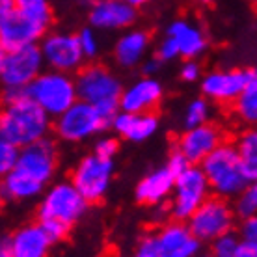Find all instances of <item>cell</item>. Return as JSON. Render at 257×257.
I'll list each match as a JSON object with an SVG mask.
<instances>
[{
    "mask_svg": "<svg viewBox=\"0 0 257 257\" xmlns=\"http://www.w3.org/2000/svg\"><path fill=\"white\" fill-rule=\"evenodd\" d=\"M47 69L75 73L84 67V56L77 34L69 32H51L39 41Z\"/></svg>",
    "mask_w": 257,
    "mask_h": 257,
    "instance_id": "12",
    "label": "cell"
},
{
    "mask_svg": "<svg viewBox=\"0 0 257 257\" xmlns=\"http://www.w3.org/2000/svg\"><path fill=\"white\" fill-rule=\"evenodd\" d=\"M166 166L170 168V170L175 174V177H177V175L183 174V172L190 166V162L187 161V157L181 153L179 149H175V151H172V153H170V157H168Z\"/></svg>",
    "mask_w": 257,
    "mask_h": 257,
    "instance_id": "37",
    "label": "cell"
},
{
    "mask_svg": "<svg viewBox=\"0 0 257 257\" xmlns=\"http://www.w3.org/2000/svg\"><path fill=\"white\" fill-rule=\"evenodd\" d=\"M88 201L69 181L51 183L41 194L38 207V222L47 229L54 242L69 235L71 227L88 211Z\"/></svg>",
    "mask_w": 257,
    "mask_h": 257,
    "instance_id": "3",
    "label": "cell"
},
{
    "mask_svg": "<svg viewBox=\"0 0 257 257\" xmlns=\"http://www.w3.org/2000/svg\"><path fill=\"white\" fill-rule=\"evenodd\" d=\"M166 36L177 43L181 58L185 60H196L207 51V34L198 23L190 19H175L170 23Z\"/></svg>",
    "mask_w": 257,
    "mask_h": 257,
    "instance_id": "22",
    "label": "cell"
},
{
    "mask_svg": "<svg viewBox=\"0 0 257 257\" xmlns=\"http://www.w3.org/2000/svg\"><path fill=\"white\" fill-rule=\"evenodd\" d=\"M159 117L155 112H117L112 121V128L117 136L133 144H144L153 138L159 131Z\"/></svg>",
    "mask_w": 257,
    "mask_h": 257,
    "instance_id": "20",
    "label": "cell"
},
{
    "mask_svg": "<svg viewBox=\"0 0 257 257\" xmlns=\"http://www.w3.org/2000/svg\"><path fill=\"white\" fill-rule=\"evenodd\" d=\"M233 112L246 127H257V67L248 69V80L244 90L233 103Z\"/></svg>",
    "mask_w": 257,
    "mask_h": 257,
    "instance_id": "24",
    "label": "cell"
},
{
    "mask_svg": "<svg viewBox=\"0 0 257 257\" xmlns=\"http://www.w3.org/2000/svg\"><path fill=\"white\" fill-rule=\"evenodd\" d=\"M199 166L211 185L212 194L220 198H237L238 192L250 183L238 157L237 146L229 142H224L220 148L214 149Z\"/></svg>",
    "mask_w": 257,
    "mask_h": 257,
    "instance_id": "5",
    "label": "cell"
},
{
    "mask_svg": "<svg viewBox=\"0 0 257 257\" xmlns=\"http://www.w3.org/2000/svg\"><path fill=\"white\" fill-rule=\"evenodd\" d=\"M224 144V133L214 123H203L199 127L185 128L177 138V149L187 157L190 164H201L207 157Z\"/></svg>",
    "mask_w": 257,
    "mask_h": 257,
    "instance_id": "16",
    "label": "cell"
},
{
    "mask_svg": "<svg viewBox=\"0 0 257 257\" xmlns=\"http://www.w3.org/2000/svg\"><path fill=\"white\" fill-rule=\"evenodd\" d=\"M205 257H218V255H214V253H211V255H205Z\"/></svg>",
    "mask_w": 257,
    "mask_h": 257,
    "instance_id": "43",
    "label": "cell"
},
{
    "mask_svg": "<svg viewBox=\"0 0 257 257\" xmlns=\"http://www.w3.org/2000/svg\"><path fill=\"white\" fill-rule=\"evenodd\" d=\"M238 235L242 238V242L257 248V214L255 216H250V218H244L240 222Z\"/></svg>",
    "mask_w": 257,
    "mask_h": 257,
    "instance_id": "35",
    "label": "cell"
},
{
    "mask_svg": "<svg viewBox=\"0 0 257 257\" xmlns=\"http://www.w3.org/2000/svg\"><path fill=\"white\" fill-rule=\"evenodd\" d=\"M235 212L238 218H250L257 214V181H250L235 198Z\"/></svg>",
    "mask_w": 257,
    "mask_h": 257,
    "instance_id": "28",
    "label": "cell"
},
{
    "mask_svg": "<svg viewBox=\"0 0 257 257\" xmlns=\"http://www.w3.org/2000/svg\"><path fill=\"white\" fill-rule=\"evenodd\" d=\"M49 28L25 17L21 12H12L0 17V47L2 51H13L26 45H36L45 38Z\"/></svg>",
    "mask_w": 257,
    "mask_h": 257,
    "instance_id": "17",
    "label": "cell"
},
{
    "mask_svg": "<svg viewBox=\"0 0 257 257\" xmlns=\"http://www.w3.org/2000/svg\"><path fill=\"white\" fill-rule=\"evenodd\" d=\"M162 257H198L201 240L192 233L188 224L172 220L159 227L155 233Z\"/></svg>",
    "mask_w": 257,
    "mask_h": 257,
    "instance_id": "18",
    "label": "cell"
},
{
    "mask_svg": "<svg viewBox=\"0 0 257 257\" xmlns=\"http://www.w3.org/2000/svg\"><path fill=\"white\" fill-rule=\"evenodd\" d=\"M58 168V148L43 138L21 148V159L10 174L2 175V196L8 201H30L39 198L52 183Z\"/></svg>",
    "mask_w": 257,
    "mask_h": 257,
    "instance_id": "1",
    "label": "cell"
},
{
    "mask_svg": "<svg viewBox=\"0 0 257 257\" xmlns=\"http://www.w3.org/2000/svg\"><path fill=\"white\" fill-rule=\"evenodd\" d=\"M161 65H162V60H159L157 56H155V58L144 60V64H142L144 77H157V73L161 71Z\"/></svg>",
    "mask_w": 257,
    "mask_h": 257,
    "instance_id": "38",
    "label": "cell"
},
{
    "mask_svg": "<svg viewBox=\"0 0 257 257\" xmlns=\"http://www.w3.org/2000/svg\"><path fill=\"white\" fill-rule=\"evenodd\" d=\"M54 240L39 222H30L17 227L12 235L2 238L4 250L12 257H49Z\"/></svg>",
    "mask_w": 257,
    "mask_h": 257,
    "instance_id": "13",
    "label": "cell"
},
{
    "mask_svg": "<svg viewBox=\"0 0 257 257\" xmlns=\"http://www.w3.org/2000/svg\"><path fill=\"white\" fill-rule=\"evenodd\" d=\"M235 257H257V248L255 246H250V244H246V242H242Z\"/></svg>",
    "mask_w": 257,
    "mask_h": 257,
    "instance_id": "39",
    "label": "cell"
},
{
    "mask_svg": "<svg viewBox=\"0 0 257 257\" xmlns=\"http://www.w3.org/2000/svg\"><path fill=\"white\" fill-rule=\"evenodd\" d=\"M45 60L39 43L26 45L0 54V80L6 91L28 90V86L43 73Z\"/></svg>",
    "mask_w": 257,
    "mask_h": 257,
    "instance_id": "7",
    "label": "cell"
},
{
    "mask_svg": "<svg viewBox=\"0 0 257 257\" xmlns=\"http://www.w3.org/2000/svg\"><path fill=\"white\" fill-rule=\"evenodd\" d=\"M211 112H212L211 101L207 97H196V99H192L185 106V112H183V127L192 128V127H199L203 123H209Z\"/></svg>",
    "mask_w": 257,
    "mask_h": 257,
    "instance_id": "26",
    "label": "cell"
},
{
    "mask_svg": "<svg viewBox=\"0 0 257 257\" xmlns=\"http://www.w3.org/2000/svg\"><path fill=\"white\" fill-rule=\"evenodd\" d=\"M164 97V88L157 77H142L123 88L119 97L121 112H153Z\"/></svg>",
    "mask_w": 257,
    "mask_h": 257,
    "instance_id": "19",
    "label": "cell"
},
{
    "mask_svg": "<svg viewBox=\"0 0 257 257\" xmlns=\"http://www.w3.org/2000/svg\"><path fill=\"white\" fill-rule=\"evenodd\" d=\"M155 56L159 60H162V62H172V60L179 58L181 52L174 39L170 38V36H164V39H162L161 43H159V47H157V54H155Z\"/></svg>",
    "mask_w": 257,
    "mask_h": 257,
    "instance_id": "34",
    "label": "cell"
},
{
    "mask_svg": "<svg viewBox=\"0 0 257 257\" xmlns=\"http://www.w3.org/2000/svg\"><path fill=\"white\" fill-rule=\"evenodd\" d=\"M133 257H162L155 233L140 238V242L136 244L135 251H133Z\"/></svg>",
    "mask_w": 257,
    "mask_h": 257,
    "instance_id": "33",
    "label": "cell"
},
{
    "mask_svg": "<svg viewBox=\"0 0 257 257\" xmlns=\"http://www.w3.org/2000/svg\"><path fill=\"white\" fill-rule=\"evenodd\" d=\"M174 185H175V174L164 164V166L146 174L138 181L135 196L144 205H151V207L162 205L164 201H168V199L172 198Z\"/></svg>",
    "mask_w": 257,
    "mask_h": 257,
    "instance_id": "21",
    "label": "cell"
},
{
    "mask_svg": "<svg viewBox=\"0 0 257 257\" xmlns=\"http://www.w3.org/2000/svg\"><path fill=\"white\" fill-rule=\"evenodd\" d=\"M77 36H78V43H80V49H82L86 60L95 58L97 54H99V51H101V43H99V38H97V34H95V28L86 26V28H82Z\"/></svg>",
    "mask_w": 257,
    "mask_h": 257,
    "instance_id": "31",
    "label": "cell"
},
{
    "mask_svg": "<svg viewBox=\"0 0 257 257\" xmlns=\"http://www.w3.org/2000/svg\"><path fill=\"white\" fill-rule=\"evenodd\" d=\"M117 151H119V142L114 136H101V138H97L95 146H93V153L103 159H108V161H114Z\"/></svg>",
    "mask_w": 257,
    "mask_h": 257,
    "instance_id": "32",
    "label": "cell"
},
{
    "mask_svg": "<svg viewBox=\"0 0 257 257\" xmlns=\"http://www.w3.org/2000/svg\"><path fill=\"white\" fill-rule=\"evenodd\" d=\"M125 2H128L131 6H135V8H140V6H144V4L151 2V0H125Z\"/></svg>",
    "mask_w": 257,
    "mask_h": 257,
    "instance_id": "41",
    "label": "cell"
},
{
    "mask_svg": "<svg viewBox=\"0 0 257 257\" xmlns=\"http://www.w3.org/2000/svg\"><path fill=\"white\" fill-rule=\"evenodd\" d=\"M19 159H21L19 146L0 140V172H2V175L10 174L13 168L17 166Z\"/></svg>",
    "mask_w": 257,
    "mask_h": 257,
    "instance_id": "30",
    "label": "cell"
},
{
    "mask_svg": "<svg viewBox=\"0 0 257 257\" xmlns=\"http://www.w3.org/2000/svg\"><path fill=\"white\" fill-rule=\"evenodd\" d=\"M108 127H112V123L99 112V108L80 99L64 114L54 117V133L67 144H82Z\"/></svg>",
    "mask_w": 257,
    "mask_h": 257,
    "instance_id": "8",
    "label": "cell"
},
{
    "mask_svg": "<svg viewBox=\"0 0 257 257\" xmlns=\"http://www.w3.org/2000/svg\"><path fill=\"white\" fill-rule=\"evenodd\" d=\"M211 185L201 166L190 164L183 174L175 177L174 192L170 198V214L174 220L187 222L211 198Z\"/></svg>",
    "mask_w": 257,
    "mask_h": 257,
    "instance_id": "9",
    "label": "cell"
},
{
    "mask_svg": "<svg viewBox=\"0 0 257 257\" xmlns=\"http://www.w3.org/2000/svg\"><path fill=\"white\" fill-rule=\"evenodd\" d=\"M88 21L95 30H128L136 21V8L125 0H88Z\"/></svg>",
    "mask_w": 257,
    "mask_h": 257,
    "instance_id": "14",
    "label": "cell"
},
{
    "mask_svg": "<svg viewBox=\"0 0 257 257\" xmlns=\"http://www.w3.org/2000/svg\"><path fill=\"white\" fill-rule=\"evenodd\" d=\"M237 212L235 207L229 205V201L220 196H211L192 216L187 220L188 227L201 240L209 242L216 240L220 235L229 233L235 229Z\"/></svg>",
    "mask_w": 257,
    "mask_h": 257,
    "instance_id": "10",
    "label": "cell"
},
{
    "mask_svg": "<svg viewBox=\"0 0 257 257\" xmlns=\"http://www.w3.org/2000/svg\"><path fill=\"white\" fill-rule=\"evenodd\" d=\"M17 10L15 6V0H0V17H4L8 13H12Z\"/></svg>",
    "mask_w": 257,
    "mask_h": 257,
    "instance_id": "40",
    "label": "cell"
},
{
    "mask_svg": "<svg viewBox=\"0 0 257 257\" xmlns=\"http://www.w3.org/2000/svg\"><path fill=\"white\" fill-rule=\"evenodd\" d=\"M26 91L51 117H58L78 101L77 78L54 69L43 71Z\"/></svg>",
    "mask_w": 257,
    "mask_h": 257,
    "instance_id": "6",
    "label": "cell"
},
{
    "mask_svg": "<svg viewBox=\"0 0 257 257\" xmlns=\"http://www.w3.org/2000/svg\"><path fill=\"white\" fill-rule=\"evenodd\" d=\"M235 146H237L238 157H240L248 179L257 181V128L244 131L237 138Z\"/></svg>",
    "mask_w": 257,
    "mask_h": 257,
    "instance_id": "25",
    "label": "cell"
},
{
    "mask_svg": "<svg viewBox=\"0 0 257 257\" xmlns=\"http://www.w3.org/2000/svg\"><path fill=\"white\" fill-rule=\"evenodd\" d=\"M114 177V161L95 153L84 155L71 172V183L88 203H97L106 196Z\"/></svg>",
    "mask_w": 257,
    "mask_h": 257,
    "instance_id": "11",
    "label": "cell"
},
{
    "mask_svg": "<svg viewBox=\"0 0 257 257\" xmlns=\"http://www.w3.org/2000/svg\"><path fill=\"white\" fill-rule=\"evenodd\" d=\"M201 2H203V4H211L212 0H201Z\"/></svg>",
    "mask_w": 257,
    "mask_h": 257,
    "instance_id": "42",
    "label": "cell"
},
{
    "mask_svg": "<svg viewBox=\"0 0 257 257\" xmlns=\"http://www.w3.org/2000/svg\"><path fill=\"white\" fill-rule=\"evenodd\" d=\"M248 80V69H214L199 80L203 97L211 103H235Z\"/></svg>",
    "mask_w": 257,
    "mask_h": 257,
    "instance_id": "15",
    "label": "cell"
},
{
    "mask_svg": "<svg viewBox=\"0 0 257 257\" xmlns=\"http://www.w3.org/2000/svg\"><path fill=\"white\" fill-rule=\"evenodd\" d=\"M240 244H242V238H240L238 233L235 231L224 233L216 240L211 242V253H214V255L218 257H235Z\"/></svg>",
    "mask_w": 257,
    "mask_h": 257,
    "instance_id": "29",
    "label": "cell"
},
{
    "mask_svg": "<svg viewBox=\"0 0 257 257\" xmlns=\"http://www.w3.org/2000/svg\"><path fill=\"white\" fill-rule=\"evenodd\" d=\"M179 77L183 82H198L201 80V65L196 60H185V64L181 65Z\"/></svg>",
    "mask_w": 257,
    "mask_h": 257,
    "instance_id": "36",
    "label": "cell"
},
{
    "mask_svg": "<svg viewBox=\"0 0 257 257\" xmlns=\"http://www.w3.org/2000/svg\"><path fill=\"white\" fill-rule=\"evenodd\" d=\"M78 99L84 103L93 104L110 123L119 112V97L123 93V86L119 78L104 65L91 64L84 65L77 73Z\"/></svg>",
    "mask_w": 257,
    "mask_h": 257,
    "instance_id": "4",
    "label": "cell"
},
{
    "mask_svg": "<svg viewBox=\"0 0 257 257\" xmlns=\"http://www.w3.org/2000/svg\"><path fill=\"white\" fill-rule=\"evenodd\" d=\"M17 12H21L25 17L36 21L41 26L49 28L52 21V10L49 0H15Z\"/></svg>",
    "mask_w": 257,
    "mask_h": 257,
    "instance_id": "27",
    "label": "cell"
},
{
    "mask_svg": "<svg viewBox=\"0 0 257 257\" xmlns=\"http://www.w3.org/2000/svg\"><path fill=\"white\" fill-rule=\"evenodd\" d=\"M52 117L41 108L26 90L6 91L0 114V140L26 148L47 138Z\"/></svg>",
    "mask_w": 257,
    "mask_h": 257,
    "instance_id": "2",
    "label": "cell"
},
{
    "mask_svg": "<svg viewBox=\"0 0 257 257\" xmlns=\"http://www.w3.org/2000/svg\"><path fill=\"white\" fill-rule=\"evenodd\" d=\"M149 34L140 28H128L117 38L114 45V60L121 67H136L142 64L149 51Z\"/></svg>",
    "mask_w": 257,
    "mask_h": 257,
    "instance_id": "23",
    "label": "cell"
}]
</instances>
